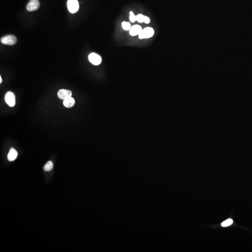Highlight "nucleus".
<instances>
[{
	"instance_id": "obj_9",
	"label": "nucleus",
	"mask_w": 252,
	"mask_h": 252,
	"mask_svg": "<svg viewBox=\"0 0 252 252\" xmlns=\"http://www.w3.org/2000/svg\"><path fill=\"white\" fill-rule=\"evenodd\" d=\"M75 101L74 98L70 97L64 99L63 104L65 107L67 108H71L75 105Z\"/></svg>"
},
{
	"instance_id": "obj_4",
	"label": "nucleus",
	"mask_w": 252,
	"mask_h": 252,
	"mask_svg": "<svg viewBox=\"0 0 252 252\" xmlns=\"http://www.w3.org/2000/svg\"><path fill=\"white\" fill-rule=\"evenodd\" d=\"M88 60L93 65H100L102 62V58L98 54L93 52L88 56Z\"/></svg>"
},
{
	"instance_id": "obj_3",
	"label": "nucleus",
	"mask_w": 252,
	"mask_h": 252,
	"mask_svg": "<svg viewBox=\"0 0 252 252\" xmlns=\"http://www.w3.org/2000/svg\"><path fill=\"white\" fill-rule=\"evenodd\" d=\"M67 8L70 13H75L79 9L78 0H68Z\"/></svg>"
},
{
	"instance_id": "obj_17",
	"label": "nucleus",
	"mask_w": 252,
	"mask_h": 252,
	"mask_svg": "<svg viewBox=\"0 0 252 252\" xmlns=\"http://www.w3.org/2000/svg\"><path fill=\"white\" fill-rule=\"evenodd\" d=\"M3 81V80H2V78H1V77L0 76V83H1Z\"/></svg>"
},
{
	"instance_id": "obj_16",
	"label": "nucleus",
	"mask_w": 252,
	"mask_h": 252,
	"mask_svg": "<svg viewBox=\"0 0 252 252\" xmlns=\"http://www.w3.org/2000/svg\"><path fill=\"white\" fill-rule=\"evenodd\" d=\"M144 22L146 24H149L150 23V19L148 17L145 16L144 17Z\"/></svg>"
},
{
	"instance_id": "obj_6",
	"label": "nucleus",
	"mask_w": 252,
	"mask_h": 252,
	"mask_svg": "<svg viewBox=\"0 0 252 252\" xmlns=\"http://www.w3.org/2000/svg\"><path fill=\"white\" fill-rule=\"evenodd\" d=\"M40 3L38 0H30L26 6V9L29 11L37 10L39 8Z\"/></svg>"
},
{
	"instance_id": "obj_15",
	"label": "nucleus",
	"mask_w": 252,
	"mask_h": 252,
	"mask_svg": "<svg viewBox=\"0 0 252 252\" xmlns=\"http://www.w3.org/2000/svg\"><path fill=\"white\" fill-rule=\"evenodd\" d=\"M129 20L131 23H134L136 21V15H135V14L133 11H130L129 13Z\"/></svg>"
},
{
	"instance_id": "obj_11",
	"label": "nucleus",
	"mask_w": 252,
	"mask_h": 252,
	"mask_svg": "<svg viewBox=\"0 0 252 252\" xmlns=\"http://www.w3.org/2000/svg\"><path fill=\"white\" fill-rule=\"evenodd\" d=\"M53 167V163L52 162L49 161L45 165V167H44V170L46 171H49L52 170Z\"/></svg>"
},
{
	"instance_id": "obj_7",
	"label": "nucleus",
	"mask_w": 252,
	"mask_h": 252,
	"mask_svg": "<svg viewBox=\"0 0 252 252\" xmlns=\"http://www.w3.org/2000/svg\"><path fill=\"white\" fill-rule=\"evenodd\" d=\"M72 92L66 89H61L57 93V96L61 99H65L68 97H71Z\"/></svg>"
},
{
	"instance_id": "obj_1",
	"label": "nucleus",
	"mask_w": 252,
	"mask_h": 252,
	"mask_svg": "<svg viewBox=\"0 0 252 252\" xmlns=\"http://www.w3.org/2000/svg\"><path fill=\"white\" fill-rule=\"evenodd\" d=\"M155 31L151 27H147L143 29L141 33L138 35L140 39L151 38L154 36Z\"/></svg>"
},
{
	"instance_id": "obj_13",
	"label": "nucleus",
	"mask_w": 252,
	"mask_h": 252,
	"mask_svg": "<svg viewBox=\"0 0 252 252\" xmlns=\"http://www.w3.org/2000/svg\"><path fill=\"white\" fill-rule=\"evenodd\" d=\"M233 223V220L231 219H227L221 224L222 227H227L231 225Z\"/></svg>"
},
{
	"instance_id": "obj_8",
	"label": "nucleus",
	"mask_w": 252,
	"mask_h": 252,
	"mask_svg": "<svg viewBox=\"0 0 252 252\" xmlns=\"http://www.w3.org/2000/svg\"><path fill=\"white\" fill-rule=\"evenodd\" d=\"M141 26L139 25H135L131 27L129 30V34L131 36L139 35L143 31Z\"/></svg>"
},
{
	"instance_id": "obj_10",
	"label": "nucleus",
	"mask_w": 252,
	"mask_h": 252,
	"mask_svg": "<svg viewBox=\"0 0 252 252\" xmlns=\"http://www.w3.org/2000/svg\"><path fill=\"white\" fill-rule=\"evenodd\" d=\"M17 155H18V153H17V150L14 148H11L9 150V153L8 154V160L10 162L14 161L17 159Z\"/></svg>"
},
{
	"instance_id": "obj_2",
	"label": "nucleus",
	"mask_w": 252,
	"mask_h": 252,
	"mask_svg": "<svg viewBox=\"0 0 252 252\" xmlns=\"http://www.w3.org/2000/svg\"><path fill=\"white\" fill-rule=\"evenodd\" d=\"M1 42L4 45H12L17 43V38L14 35H6L1 38Z\"/></svg>"
},
{
	"instance_id": "obj_14",
	"label": "nucleus",
	"mask_w": 252,
	"mask_h": 252,
	"mask_svg": "<svg viewBox=\"0 0 252 252\" xmlns=\"http://www.w3.org/2000/svg\"><path fill=\"white\" fill-rule=\"evenodd\" d=\"M144 17L145 15H143V14H138L136 15V21L139 23H143L144 22Z\"/></svg>"
},
{
	"instance_id": "obj_12",
	"label": "nucleus",
	"mask_w": 252,
	"mask_h": 252,
	"mask_svg": "<svg viewBox=\"0 0 252 252\" xmlns=\"http://www.w3.org/2000/svg\"><path fill=\"white\" fill-rule=\"evenodd\" d=\"M121 26H122V28L126 31L130 30L131 27L130 23L129 22H125V21L122 22L121 23Z\"/></svg>"
},
{
	"instance_id": "obj_5",
	"label": "nucleus",
	"mask_w": 252,
	"mask_h": 252,
	"mask_svg": "<svg viewBox=\"0 0 252 252\" xmlns=\"http://www.w3.org/2000/svg\"><path fill=\"white\" fill-rule=\"evenodd\" d=\"M6 103L10 107H13L15 105V97L13 92H8L5 95Z\"/></svg>"
}]
</instances>
